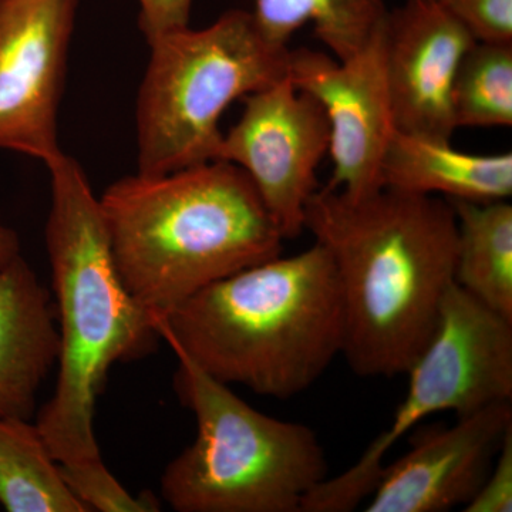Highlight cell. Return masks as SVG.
<instances>
[{
    "label": "cell",
    "mask_w": 512,
    "mask_h": 512,
    "mask_svg": "<svg viewBox=\"0 0 512 512\" xmlns=\"http://www.w3.org/2000/svg\"><path fill=\"white\" fill-rule=\"evenodd\" d=\"M305 231L328 251L342 296V356L362 377L404 375L430 342L454 284L450 201L380 188L360 198L318 188Z\"/></svg>",
    "instance_id": "1"
},
{
    "label": "cell",
    "mask_w": 512,
    "mask_h": 512,
    "mask_svg": "<svg viewBox=\"0 0 512 512\" xmlns=\"http://www.w3.org/2000/svg\"><path fill=\"white\" fill-rule=\"evenodd\" d=\"M154 328L214 379L281 400L318 382L345 336L338 278L318 242L205 286Z\"/></svg>",
    "instance_id": "2"
},
{
    "label": "cell",
    "mask_w": 512,
    "mask_h": 512,
    "mask_svg": "<svg viewBox=\"0 0 512 512\" xmlns=\"http://www.w3.org/2000/svg\"><path fill=\"white\" fill-rule=\"evenodd\" d=\"M99 202L121 281L153 319L284 248L254 184L227 161L128 175Z\"/></svg>",
    "instance_id": "3"
},
{
    "label": "cell",
    "mask_w": 512,
    "mask_h": 512,
    "mask_svg": "<svg viewBox=\"0 0 512 512\" xmlns=\"http://www.w3.org/2000/svg\"><path fill=\"white\" fill-rule=\"evenodd\" d=\"M46 168L52 191L46 249L60 353L55 392L36 426L57 463L74 464L101 458L94 413L110 367L148 355L160 335L121 281L99 197L82 165L63 153Z\"/></svg>",
    "instance_id": "4"
},
{
    "label": "cell",
    "mask_w": 512,
    "mask_h": 512,
    "mask_svg": "<svg viewBox=\"0 0 512 512\" xmlns=\"http://www.w3.org/2000/svg\"><path fill=\"white\" fill-rule=\"evenodd\" d=\"M175 390L197 436L165 467L161 497L178 512H301L329 476L325 448L306 424L258 412L170 346Z\"/></svg>",
    "instance_id": "5"
},
{
    "label": "cell",
    "mask_w": 512,
    "mask_h": 512,
    "mask_svg": "<svg viewBox=\"0 0 512 512\" xmlns=\"http://www.w3.org/2000/svg\"><path fill=\"white\" fill-rule=\"evenodd\" d=\"M148 46L136 107L141 174L217 160L225 110L285 77L291 52L269 43L245 10H229L207 28L174 30Z\"/></svg>",
    "instance_id": "6"
},
{
    "label": "cell",
    "mask_w": 512,
    "mask_h": 512,
    "mask_svg": "<svg viewBox=\"0 0 512 512\" xmlns=\"http://www.w3.org/2000/svg\"><path fill=\"white\" fill-rule=\"evenodd\" d=\"M409 387L389 429L383 430L348 470L303 498L301 512L356 510L375 490L384 460L427 417H457L512 399V320L491 311L454 282L436 330L407 370Z\"/></svg>",
    "instance_id": "7"
},
{
    "label": "cell",
    "mask_w": 512,
    "mask_h": 512,
    "mask_svg": "<svg viewBox=\"0 0 512 512\" xmlns=\"http://www.w3.org/2000/svg\"><path fill=\"white\" fill-rule=\"evenodd\" d=\"M325 110L288 74L245 97L241 117L222 134L217 160L237 165L254 184L284 238L305 231L306 205L329 154Z\"/></svg>",
    "instance_id": "8"
},
{
    "label": "cell",
    "mask_w": 512,
    "mask_h": 512,
    "mask_svg": "<svg viewBox=\"0 0 512 512\" xmlns=\"http://www.w3.org/2000/svg\"><path fill=\"white\" fill-rule=\"evenodd\" d=\"M79 0H0V150L50 165Z\"/></svg>",
    "instance_id": "9"
},
{
    "label": "cell",
    "mask_w": 512,
    "mask_h": 512,
    "mask_svg": "<svg viewBox=\"0 0 512 512\" xmlns=\"http://www.w3.org/2000/svg\"><path fill=\"white\" fill-rule=\"evenodd\" d=\"M383 28L345 60L311 49L289 52V79L315 97L328 117L333 171L326 188L350 198L382 188L383 158L396 131Z\"/></svg>",
    "instance_id": "10"
},
{
    "label": "cell",
    "mask_w": 512,
    "mask_h": 512,
    "mask_svg": "<svg viewBox=\"0 0 512 512\" xmlns=\"http://www.w3.org/2000/svg\"><path fill=\"white\" fill-rule=\"evenodd\" d=\"M512 403L497 402L457 417L453 426L413 434L412 447L386 464L367 512H444L464 507L480 490L505 433Z\"/></svg>",
    "instance_id": "11"
},
{
    "label": "cell",
    "mask_w": 512,
    "mask_h": 512,
    "mask_svg": "<svg viewBox=\"0 0 512 512\" xmlns=\"http://www.w3.org/2000/svg\"><path fill=\"white\" fill-rule=\"evenodd\" d=\"M383 43L396 130L450 141L451 92L474 37L437 0H406L387 13Z\"/></svg>",
    "instance_id": "12"
},
{
    "label": "cell",
    "mask_w": 512,
    "mask_h": 512,
    "mask_svg": "<svg viewBox=\"0 0 512 512\" xmlns=\"http://www.w3.org/2000/svg\"><path fill=\"white\" fill-rule=\"evenodd\" d=\"M55 313L22 255L0 268V417L32 419L40 387L59 360Z\"/></svg>",
    "instance_id": "13"
},
{
    "label": "cell",
    "mask_w": 512,
    "mask_h": 512,
    "mask_svg": "<svg viewBox=\"0 0 512 512\" xmlns=\"http://www.w3.org/2000/svg\"><path fill=\"white\" fill-rule=\"evenodd\" d=\"M380 183L448 201H504L512 194V154L464 153L450 141L396 130L384 154Z\"/></svg>",
    "instance_id": "14"
},
{
    "label": "cell",
    "mask_w": 512,
    "mask_h": 512,
    "mask_svg": "<svg viewBox=\"0 0 512 512\" xmlns=\"http://www.w3.org/2000/svg\"><path fill=\"white\" fill-rule=\"evenodd\" d=\"M457 220L454 282L478 302L512 320V207L450 201Z\"/></svg>",
    "instance_id": "15"
},
{
    "label": "cell",
    "mask_w": 512,
    "mask_h": 512,
    "mask_svg": "<svg viewBox=\"0 0 512 512\" xmlns=\"http://www.w3.org/2000/svg\"><path fill=\"white\" fill-rule=\"evenodd\" d=\"M252 18L272 45L288 47L306 25L313 26L332 56L348 59L382 30L387 10L384 0H254Z\"/></svg>",
    "instance_id": "16"
},
{
    "label": "cell",
    "mask_w": 512,
    "mask_h": 512,
    "mask_svg": "<svg viewBox=\"0 0 512 512\" xmlns=\"http://www.w3.org/2000/svg\"><path fill=\"white\" fill-rule=\"evenodd\" d=\"M0 505L9 512H89L28 419L0 417Z\"/></svg>",
    "instance_id": "17"
},
{
    "label": "cell",
    "mask_w": 512,
    "mask_h": 512,
    "mask_svg": "<svg viewBox=\"0 0 512 512\" xmlns=\"http://www.w3.org/2000/svg\"><path fill=\"white\" fill-rule=\"evenodd\" d=\"M454 126H512V45L474 43L451 92Z\"/></svg>",
    "instance_id": "18"
},
{
    "label": "cell",
    "mask_w": 512,
    "mask_h": 512,
    "mask_svg": "<svg viewBox=\"0 0 512 512\" xmlns=\"http://www.w3.org/2000/svg\"><path fill=\"white\" fill-rule=\"evenodd\" d=\"M59 466L67 487L89 512L161 511V503L156 495L128 493L101 458Z\"/></svg>",
    "instance_id": "19"
},
{
    "label": "cell",
    "mask_w": 512,
    "mask_h": 512,
    "mask_svg": "<svg viewBox=\"0 0 512 512\" xmlns=\"http://www.w3.org/2000/svg\"><path fill=\"white\" fill-rule=\"evenodd\" d=\"M478 43L512 45V0H437Z\"/></svg>",
    "instance_id": "20"
},
{
    "label": "cell",
    "mask_w": 512,
    "mask_h": 512,
    "mask_svg": "<svg viewBox=\"0 0 512 512\" xmlns=\"http://www.w3.org/2000/svg\"><path fill=\"white\" fill-rule=\"evenodd\" d=\"M464 512L512 511V426L505 433L493 466Z\"/></svg>",
    "instance_id": "21"
},
{
    "label": "cell",
    "mask_w": 512,
    "mask_h": 512,
    "mask_svg": "<svg viewBox=\"0 0 512 512\" xmlns=\"http://www.w3.org/2000/svg\"><path fill=\"white\" fill-rule=\"evenodd\" d=\"M138 26L147 43L190 26L192 0H138Z\"/></svg>",
    "instance_id": "22"
},
{
    "label": "cell",
    "mask_w": 512,
    "mask_h": 512,
    "mask_svg": "<svg viewBox=\"0 0 512 512\" xmlns=\"http://www.w3.org/2000/svg\"><path fill=\"white\" fill-rule=\"evenodd\" d=\"M20 255L18 234L12 228L0 224V268Z\"/></svg>",
    "instance_id": "23"
}]
</instances>
